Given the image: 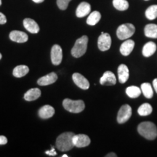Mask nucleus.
<instances>
[{"instance_id": "4", "label": "nucleus", "mask_w": 157, "mask_h": 157, "mask_svg": "<svg viewBox=\"0 0 157 157\" xmlns=\"http://www.w3.org/2000/svg\"><path fill=\"white\" fill-rule=\"evenodd\" d=\"M63 105L66 111L74 113L82 112L85 108V104L82 100L74 101V100L68 99V98L63 101Z\"/></svg>"}, {"instance_id": "23", "label": "nucleus", "mask_w": 157, "mask_h": 157, "mask_svg": "<svg viewBox=\"0 0 157 157\" xmlns=\"http://www.w3.org/2000/svg\"><path fill=\"white\" fill-rule=\"evenodd\" d=\"M140 89L142 90L143 95L146 98L151 99V98H153V96H154V90H153V87L150 83H148V82L143 83L141 84Z\"/></svg>"}, {"instance_id": "20", "label": "nucleus", "mask_w": 157, "mask_h": 157, "mask_svg": "<svg viewBox=\"0 0 157 157\" xmlns=\"http://www.w3.org/2000/svg\"><path fill=\"white\" fill-rule=\"evenodd\" d=\"M41 96V90L38 88L30 89L24 95V99L27 101H33L38 99Z\"/></svg>"}, {"instance_id": "35", "label": "nucleus", "mask_w": 157, "mask_h": 157, "mask_svg": "<svg viewBox=\"0 0 157 157\" xmlns=\"http://www.w3.org/2000/svg\"><path fill=\"white\" fill-rule=\"evenodd\" d=\"M33 2H34L35 3H42L44 0H32Z\"/></svg>"}, {"instance_id": "27", "label": "nucleus", "mask_w": 157, "mask_h": 157, "mask_svg": "<svg viewBox=\"0 0 157 157\" xmlns=\"http://www.w3.org/2000/svg\"><path fill=\"white\" fill-rule=\"evenodd\" d=\"M113 5L119 11L127 10L129 8V3L127 0H113Z\"/></svg>"}, {"instance_id": "22", "label": "nucleus", "mask_w": 157, "mask_h": 157, "mask_svg": "<svg viewBox=\"0 0 157 157\" xmlns=\"http://www.w3.org/2000/svg\"><path fill=\"white\" fill-rule=\"evenodd\" d=\"M29 68L28 66H24V65H21L17 66L13 69V76L17 78H21L23 76L26 75L29 73Z\"/></svg>"}, {"instance_id": "1", "label": "nucleus", "mask_w": 157, "mask_h": 157, "mask_svg": "<svg viewBox=\"0 0 157 157\" xmlns=\"http://www.w3.org/2000/svg\"><path fill=\"white\" fill-rule=\"evenodd\" d=\"M137 132L147 140H153L157 137V127L151 121H143L137 127Z\"/></svg>"}, {"instance_id": "33", "label": "nucleus", "mask_w": 157, "mask_h": 157, "mask_svg": "<svg viewBox=\"0 0 157 157\" xmlns=\"http://www.w3.org/2000/svg\"><path fill=\"white\" fill-rule=\"evenodd\" d=\"M153 87H154V90L157 93V78H154V81H153Z\"/></svg>"}, {"instance_id": "6", "label": "nucleus", "mask_w": 157, "mask_h": 157, "mask_svg": "<svg viewBox=\"0 0 157 157\" xmlns=\"http://www.w3.org/2000/svg\"><path fill=\"white\" fill-rule=\"evenodd\" d=\"M132 116V108L130 105H124L120 108L117 114V121L119 124L127 122Z\"/></svg>"}, {"instance_id": "17", "label": "nucleus", "mask_w": 157, "mask_h": 157, "mask_svg": "<svg viewBox=\"0 0 157 157\" xmlns=\"http://www.w3.org/2000/svg\"><path fill=\"white\" fill-rule=\"evenodd\" d=\"M129 68L126 65L121 64L118 67V77H119V81L120 83H125L129 78Z\"/></svg>"}, {"instance_id": "24", "label": "nucleus", "mask_w": 157, "mask_h": 157, "mask_svg": "<svg viewBox=\"0 0 157 157\" xmlns=\"http://www.w3.org/2000/svg\"><path fill=\"white\" fill-rule=\"evenodd\" d=\"M101 18V15L100 12L93 11L88 16L87 19V23L90 25H95L99 22Z\"/></svg>"}, {"instance_id": "28", "label": "nucleus", "mask_w": 157, "mask_h": 157, "mask_svg": "<svg viewBox=\"0 0 157 157\" xmlns=\"http://www.w3.org/2000/svg\"><path fill=\"white\" fill-rule=\"evenodd\" d=\"M145 15H146L147 18L151 20V21L156 19L157 17V5H151L148 7L146 9Z\"/></svg>"}, {"instance_id": "39", "label": "nucleus", "mask_w": 157, "mask_h": 157, "mask_svg": "<svg viewBox=\"0 0 157 157\" xmlns=\"http://www.w3.org/2000/svg\"><path fill=\"white\" fill-rule=\"evenodd\" d=\"M145 1H148V0H145Z\"/></svg>"}, {"instance_id": "14", "label": "nucleus", "mask_w": 157, "mask_h": 157, "mask_svg": "<svg viewBox=\"0 0 157 157\" xmlns=\"http://www.w3.org/2000/svg\"><path fill=\"white\" fill-rule=\"evenodd\" d=\"M90 11H91V5L86 2H82L76 8V15L78 17H83L90 14Z\"/></svg>"}, {"instance_id": "12", "label": "nucleus", "mask_w": 157, "mask_h": 157, "mask_svg": "<svg viewBox=\"0 0 157 157\" xmlns=\"http://www.w3.org/2000/svg\"><path fill=\"white\" fill-rule=\"evenodd\" d=\"M102 85H114L117 83V78L114 74L111 71H105L100 79Z\"/></svg>"}, {"instance_id": "32", "label": "nucleus", "mask_w": 157, "mask_h": 157, "mask_svg": "<svg viewBox=\"0 0 157 157\" xmlns=\"http://www.w3.org/2000/svg\"><path fill=\"white\" fill-rule=\"evenodd\" d=\"M46 154H48V155H51V156H55V155H56V152L55 151V148H52V150L51 151H46Z\"/></svg>"}, {"instance_id": "8", "label": "nucleus", "mask_w": 157, "mask_h": 157, "mask_svg": "<svg viewBox=\"0 0 157 157\" xmlns=\"http://www.w3.org/2000/svg\"><path fill=\"white\" fill-rule=\"evenodd\" d=\"M63 60V51L60 45L55 44L51 50V60L52 64L58 66L60 64Z\"/></svg>"}, {"instance_id": "21", "label": "nucleus", "mask_w": 157, "mask_h": 157, "mask_svg": "<svg viewBox=\"0 0 157 157\" xmlns=\"http://www.w3.org/2000/svg\"><path fill=\"white\" fill-rule=\"evenodd\" d=\"M144 33L146 36L148 38L157 39V25L154 23L146 25L144 29Z\"/></svg>"}, {"instance_id": "36", "label": "nucleus", "mask_w": 157, "mask_h": 157, "mask_svg": "<svg viewBox=\"0 0 157 157\" xmlns=\"http://www.w3.org/2000/svg\"><path fill=\"white\" fill-rule=\"evenodd\" d=\"M62 156H63V157H68V155H66V154H64V155H63Z\"/></svg>"}, {"instance_id": "29", "label": "nucleus", "mask_w": 157, "mask_h": 157, "mask_svg": "<svg viewBox=\"0 0 157 157\" xmlns=\"http://www.w3.org/2000/svg\"><path fill=\"white\" fill-rule=\"evenodd\" d=\"M71 0H57V5L59 9L62 10H65L67 9L68 4Z\"/></svg>"}, {"instance_id": "25", "label": "nucleus", "mask_w": 157, "mask_h": 157, "mask_svg": "<svg viewBox=\"0 0 157 157\" xmlns=\"http://www.w3.org/2000/svg\"><path fill=\"white\" fill-rule=\"evenodd\" d=\"M152 106L149 103H143L137 109V113L140 116L145 117V116L150 115L152 113Z\"/></svg>"}, {"instance_id": "18", "label": "nucleus", "mask_w": 157, "mask_h": 157, "mask_svg": "<svg viewBox=\"0 0 157 157\" xmlns=\"http://www.w3.org/2000/svg\"><path fill=\"white\" fill-rule=\"evenodd\" d=\"M54 113H55L54 108L49 105H44V106L41 108L39 111V116L42 118V119H44L51 118L54 115Z\"/></svg>"}, {"instance_id": "7", "label": "nucleus", "mask_w": 157, "mask_h": 157, "mask_svg": "<svg viewBox=\"0 0 157 157\" xmlns=\"http://www.w3.org/2000/svg\"><path fill=\"white\" fill-rule=\"evenodd\" d=\"M98 46L100 50L107 51L111 46V37L108 33L102 32L98 37Z\"/></svg>"}, {"instance_id": "9", "label": "nucleus", "mask_w": 157, "mask_h": 157, "mask_svg": "<svg viewBox=\"0 0 157 157\" xmlns=\"http://www.w3.org/2000/svg\"><path fill=\"white\" fill-rule=\"evenodd\" d=\"M73 143L74 146L77 148H83V147L88 146L90 144V139L87 135L84 134L74 135Z\"/></svg>"}, {"instance_id": "30", "label": "nucleus", "mask_w": 157, "mask_h": 157, "mask_svg": "<svg viewBox=\"0 0 157 157\" xmlns=\"http://www.w3.org/2000/svg\"><path fill=\"white\" fill-rule=\"evenodd\" d=\"M7 23V18H6V16L3 13H0V24L3 25Z\"/></svg>"}, {"instance_id": "19", "label": "nucleus", "mask_w": 157, "mask_h": 157, "mask_svg": "<svg viewBox=\"0 0 157 157\" xmlns=\"http://www.w3.org/2000/svg\"><path fill=\"white\" fill-rule=\"evenodd\" d=\"M156 49V44L154 42H148L143 46L142 53L143 56L148 58V57H151L155 53Z\"/></svg>"}, {"instance_id": "13", "label": "nucleus", "mask_w": 157, "mask_h": 157, "mask_svg": "<svg viewBox=\"0 0 157 157\" xmlns=\"http://www.w3.org/2000/svg\"><path fill=\"white\" fill-rule=\"evenodd\" d=\"M57 79H58L57 74L55 72H51V73L47 74L46 76L39 78L37 83L40 86H47L55 83L57 81Z\"/></svg>"}, {"instance_id": "37", "label": "nucleus", "mask_w": 157, "mask_h": 157, "mask_svg": "<svg viewBox=\"0 0 157 157\" xmlns=\"http://www.w3.org/2000/svg\"><path fill=\"white\" fill-rule=\"evenodd\" d=\"M2 54L0 53V60H1V59H2Z\"/></svg>"}, {"instance_id": "10", "label": "nucleus", "mask_w": 157, "mask_h": 157, "mask_svg": "<svg viewBox=\"0 0 157 157\" xmlns=\"http://www.w3.org/2000/svg\"><path fill=\"white\" fill-rule=\"evenodd\" d=\"M72 78L74 83L82 90H87L90 87V82L83 75L79 73H74L72 75Z\"/></svg>"}, {"instance_id": "38", "label": "nucleus", "mask_w": 157, "mask_h": 157, "mask_svg": "<svg viewBox=\"0 0 157 157\" xmlns=\"http://www.w3.org/2000/svg\"><path fill=\"white\" fill-rule=\"evenodd\" d=\"M2 5V0H0V5Z\"/></svg>"}, {"instance_id": "3", "label": "nucleus", "mask_w": 157, "mask_h": 157, "mask_svg": "<svg viewBox=\"0 0 157 157\" xmlns=\"http://www.w3.org/2000/svg\"><path fill=\"white\" fill-rule=\"evenodd\" d=\"M88 44V37L82 36L76 41L75 44L71 50V55L74 58H80L87 52Z\"/></svg>"}, {"instance_id": "34", "label": "nucleus", "mask_w": 157, "mask_h": 157, "mask_svg": "<svg viewBox=\"0 0 157 157\" xmlns=\"http://www.w3.org/2000/svg\"><path fill=\"white\" fill-rule=\"evenodd\" d=\"M106 157H117V155L115 154V153H110V154H108L106 156Z\"/></svg>"}, {"instance_id": "31", "label": "nucleus", "mask_w": 157, "mask_h": 157, "mask_svg": "<svg viewBox=\"0 0 157 157\" xmlns=\"http://www.w3.org/2000/svg\"><path fill=\"white\" fill-rule=\"evenodd\" d=\"M7 143V139L5 136L0 135V145H5Z\"/></svg>"}, {"instance_id": "16", "label": "nucleus", "mask_w": 157, "mask_h": 157, "mask_svg": "<svg viewBox=\"0 0 157 157\" xmlns=\"http://www.w3.org/2000/svg\"><path fill=\"white\" fill-rule=\"evenodd\" d=\"M135 47V42L132 39H127L121 44L120 47V52L124 56H129L132 52Z\"/></svg>"}, {"instance_id": "15", "label": "nucleus", "mask_w": 157, "mask_h": 157, "mask_svg": "<svg viewBox=\"0 0 157 157\" xmlns=\"http://www.w3.org/2000/svg\"><path fill=\"white\" fill-rule=\"evenodd\" d=\"M23 25L25 29L31 34H37L39 31V26L34 20L25 18L23 20Z\"/></svg>"}, {"instance_id": "2", "label": "nucleus", "mask_w": 157, "mask_h": 157, "mask_svg": "<svg viewBox=\"0 0 157 157\" xmlns=\"http://www.w3.org/2000/svg\"><path fill=\"white\" fill-rule=\"evenodd\" d=\"M73 132H67L62 133L58 137L56 140V147L60 151H68L74 148Z\"/></svg>"}, {"instance_id": "11", "label": "nucleus", "mask_w": 157, "mask_h": 157, "mask_svg": "<svg viewBox=\"0 0 157 157\" xmlns=\"http://www.w3.org/2000/svg\"><path fill=\"white\" fill-rule=\"evenodd\" d=\"M9 36L12 41L17 43H24L29 39L28 35L23 31H12Z\"/></svg>"}, {"instance_id": "26", "label": "nucleus", "mask_w": 157, "mask_h": 157, "mask_svg": "<svg viewBox=\"0 0 157 157\" xmlns=\"http://www.w3.org/2000/svg\"><path fill=\"white\" fill-rule=\"evenodd\" d=\"M142 90L136 86H130L126 89L127 95L131 98H137L141 95Z\"/></svg>"}, {"instance_id": "5", "label": "nucleus", "mask_w": 157, "mask_h": 157, "mask_svg": "<svg viewBox=\"0 0 157 157\" xmlns=\"http://www.w3.org/2000/svg\"><path fill=\"white\" fill-rule=\"evenodd\" d=\"M135 32V28L132 23H124L119 25L117 30V37L121 40L130 38Z\"/></svg>"}]
</instances>
